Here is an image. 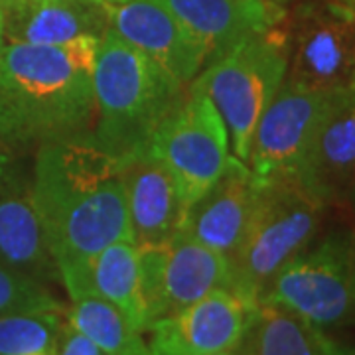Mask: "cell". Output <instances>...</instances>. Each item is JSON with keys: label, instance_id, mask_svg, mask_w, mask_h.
<instances>
[{"label": "cell", "instance_id": "6da1fadb", "mask_svg": "<svg viewBox=\"0 0 355 355\" xmlns=\"http://www.w3.org/2000/svg\"><path fill=\"white\" fill-rule=\"evenodd\" d=\"M99 38L64 46L4 42L0 50V144L14 153L93 130Z\"/></svg>", "mask_w": 355, "mask_h": 355}, {"label": "cell", "instance_id": "7a4b0ae2", "mask_svg": "<svg viewBox=\"0 0 355 355\" xmlns=\"http://www.w3.org/2000/svg\"><path fill=\"white\" fill-rule=\"evenodd\" d=\"M184 91L186 85L107 28L95 55L91 132L99 146L119 160L148 148Z\"/></svg>", "mask_w": 355, "mask_h": 355}, {"label": "cell", "instance_id": "3957f363", "mask_svg": "<svg viewBox=\"0 0 355 355\" xmlns=\"http://www.w3.org/2000/svg\"><path fill=\"white\" fill-rule=\"evenodd\" d=\"M328 207L300 174L259 182L249 227L231 261L233 292L259 304L280 268L316 241Z\"/></svg>", "mask_w": 355, "mask_h": 355}, {"label": "cell", "instance_id": "277c9868", "mask_svg": "<svg viewBox=\"0 0 355 355\" xmlns=\"http://www.w3.org/2000/svg\"><path fill=\"white\" fill-rule=\"evenodd\" d=\"M291 58L288 14L277 26L253 34L209 62L193 79L221 114L231 154L249 160L251 140L261 114L286 79Z\"/></svg>", "mask_w": 355, "mask_h": 355}, {"label": "cell", "instance_id": "5b68a950", "mask_svg": "<svg viewBox=\"0 0 355 355\" xmlns=\"http://www.w3.org/2000/svg\"><path fill=\"white\" fill-rule=\"evenodd\" d=\"M261 300L288 308L320 330L355 324V229H336L296 254Z\"/></svg>", "mask_w": 355, "mask_h": 355}, {"label": "cell", "instance_id": "8992f818", "mask_svg": "<svg viewBox=\"0 0 355 355\" xmlns=\"http://www.w3.org/2000/svg\"><path fill=\"white\" fill-rule=\"evenodd\" d=\"M148 150L174 176L188 205L216 184L233 156L221 114L193 81L154 132Z\"/></svg>", "mask_w": 355, "mask_h": 355}, {"label": "cell", "instance_id": "52a82bcc", "mask_svg": "<svg viewBox=\"0 0 355 355\" xmlns=\"http://www.w3.org/2000/svg\"><path fill=\"white\" fill-rule=\"evenodd\" d=\"M286 81L338 91L355 79V0H304L288 14Z\"/></svg>", "mask_w": 355, "mask_h": 355}, {"label": "cell", "instance_id": "ba28073f", "mask_svg": "<svg viewBox=\"0 0 355 355\" xmlns=\"http://www.w3.org/2000/svg\"><path fill=\"white\" fill-rule=\"evenodd\" d=\"M336 91H314L282 81L257 127L247 164L259 182L300 174Z\"/></svg>", "mask_w": 355, "mask_h": 355}, {"label": "cell", "instance_id": "9c48e42d", "mask_svg": "<svg viewBox=\"0 0 355 355\" xmlns=\"http://www.w3.org/2000/svg\"><path fill=\"white\" fill-rule=\"evenodd\" d=\"M0 263L42 284L60 282V270L40 216L32 168L0 144Z\"/></svg>", "mask_w": 355, "mask_h": 355}, {"label": "cell", "instance_id": "30bf717a", "mask_svg": "<svg viewBox=\"0 0 355 355\" xmlns=\"http://www.w3.org/2000/svg\"><path fill=\"white\" fill-rule=\"evenodd\" d=\"M116 176L119 158L101 148L93 132L40 144L32 182L46 233L71 203Z\"/></svg>", "mask_w": 355, "mask_h": 355}, {"label": "cell", "instance_id": "8fae6325", "mask_svg": "<svg viewBox=\"0 0 355 355\" xmlns=\"http://www.w3.org/2000/svg\"><path fill=\"white\" fill-rule=\"evenodd\" d=\"M105 10L111 30L186 87L209 62L202 40L178 20L162 0L105 2Z\"/></svg>", "mask_w": 355, "mask_h": 355}, {"label": "cell", "instance_id": "7c38bea8", "mask_svg": "<svg viewBox=\"0 0 355 355\" xmlns=\"http://www.w3.org/2000/svg\"><path fill=\"white\" fill-rule=\"evenodd\" d=\"M257 304L221 288L205 294L148 328V347L164 355L233 354L245 336Z\"/></svg>", "mask_w": 355, "mask_h": 355}, {"label": "cell", "instance_id": "4fadbf2b", "mask_svg": "<svg viewBox=\"0 0 355 355\" xmlns=\"http://www.w3.org/2000/svg\"><path fill=\"white\" fill-rule=\"evenodd\" d=\"M132 241L139 247L164 245L182 229L188 211L174 176L148 148L119 160Z\"/></svg>", "mask_w": 355, "mask_h": 355}, {"label": "cell", "instance_id": "5bb4252c", "mask_svg": "<svg viewBox=\"0 0 355 355\" xmlns=\"http://www.w3.org/2000/svg\"><path fill=\"white\" fill-rule=\"evenodd\" d=\"M257 191L259 180L249 164L231 156L216 184L190 203L180 231L233 261L249 227Z\"/></svg>", "mask_w": 355, "mask_h": 355}, {"label": "cell", "instance_id": "9a60e30c", "mask_svg": "<svg viewBox=\"0 0 355 355\" xmlns=\"http://www.w3.org/2000/svg\"><path fill=\"white\" fill-rule=\"evenodd\" d=\"M300 176L328 205L349 202L355 184V79L334 93Z\"/></svg>", "mask_w": 355, "mask_h": 355}, {"label": "cell", "instance_id": "2e32d148", "mask_svg": "<svg viewBox=\"0 0 355 355\" xmlns=\"http://www.w3.org/2000/svg\"><path fill=\"white\" fill-rule=\"evenodd\" d=\"M176 18L203 42L209 62L245 38L286 18L282 0H162ZM207 62V64H209Z\"/></svg>", "mask_w": 355, "mask_h": 355}, {"label": "cell", "instance_id": "e0dca14e", "mask_svg": "<svg viewBox=\"0 0 355 355\" xmlns=\"http://www.w3.org/2000/svg\"><path fill=\"white\" fill-rule=\"evenodd\" d=\"M4 42L64 46L83 36L101 38L109 28L101 0H22L2 10Z\"/></svg>", "mask_w": 355, "mask_h": 355}, {"label": "cell", "instance_id": "ac0fdd59", "mask_svg": "<svg viewBox=\"0 0 355 355\" xmlns=\"http://www.w3.org/2000/svg\"><path fill=\"white\" fill-rule=\"evenodd\" d=\"M164 247L166 318L198 302L209 292L233 291V265L225 254L205 247L182 231H178Z\"/></svg>", "mask_w": 355, "mask_h": 355}, {"label": "cell", "instance_id": "d6986e66", "mask_svg": "<svg viewBox=\"0 0 355 355\" xmlns=\"http://www.w3.org/2000/svg\"><path fill=\"white\" fill-rule=\"evenodd\" d=\"M324 330L288 308L261 300L233 355H322Z\"/></svg>", "mask_w": 355, "mask_h": 355}, {"label": "cell", "instance_id": "ffe728a7", "mask_svg": "<svg viewBox=\"0 0 355 355\" xmlns=\"http://www.w3.org/2000/svg\"><path fill=\"white\" fill-rule=\"evenodd\" d=\"M91 294L101 296L127 318L128 324L146 334V314L140 294L139 245L132 239H121L105 247L93 259L89 275Z\"/></svg>", "mask_w": 355, "mask_h": 355}, {"label": "cell", "instance_id": "44dd1931", "mask_svg": "<svg viewBox=\"0 0 355 355\" xmlns=\"http://www.w3.org/2000/svg\"><path fill=\"white\" fill-rule=\"evenodd\" d=\"M65 320L95 343L105 355H148L144 334L132 328L111 302L97 294H83L67 306Z\"/></svg>", "mask_w": 355, "mask_h": 355}, {"label": "cell", "instance_id": "7402d4cb", "mask_svg": "<svg viewBox=\"0 0 355 355\" xmlns=\"http://www.w3.org/2000/svg\"><path fill=\"white\" fill-rule=\"evenodd\" d=\"M64 322L58 312L0 316V355L55 352Z\"/></svg>", "mask_w": 355, "mask_h": 355}, {"label": "cell", "instance_id": "603a6c76", "mask_svg": "<svg viewBox=\"0 0 355 355\" xmlns=\"http://www.w3.org/2000/svg\"><path fill=\"white\" fill-rule=\"evenodd\" d=\"M36 312L65 314L67 306L50 291L48 284H42L0 263V316Z\"/></svg>", "mask_w": 355, "mask_h": 355}, {"label": "cell", "instance_id": "cb8c5ba5", "mask_svg": "<svg viewBox=\"0 0 355 355\" xmlns=\"http://www.w3.org/2000/svg\"><path fill=\"white\" fill-rule=\"evenodd\" d=\"M164 245H146V247H139L140 294H142V304H144V314H146V326H148V328H150L153 324H156L158 320L166 318Z\"/></svg>", "mask_w": 355, "mask_h": 355}, {"label": "cell", "instance_id": "d4e9b609", "mask_svg": "<svg viewBox=\"0 0 355 355\" xmlns=\"http://www.w3.org/2000/svg\"><path fill=\"white\" fill-rule=\"evenodd\" d=\"M55 355H105L91 342L85 338L81 331H77L67 320L64 322L62 330H60V338H58V349Z\"/></svg>", "mask_w": 355, "mask_h": 355}, {"label": "cell", "instance_id": "484cf974", "mask_svg": "<svg viewBox=\"0 0 355 355\" xmlns=\"http://www.w3.org/2000/svg\"><path fill=\"white\" fill-rule=\"evenodd\" d=\"M322 355H355L354 345H343V343L334 342L328 338L326 342V347H324V354Z\"/></svg>", "mask_w": 355, "mask_h": 355}, {"label": "cell", "instance_id": "4316f807", "mask_svg": "<svg viewBox=\"0 0 355 355\" xmlns=\"http://www.w3.org/2000/svg\"><path fill=\"white\" fill-rule=\"evenodd\" d=\"M2 24H4V20H2V10H0V50H2V46H4V32H2Z\"/></svg>", "mask_w": 355, "mask_h": 355}, {"label": "cell", "instance_id": "83f0119b", "mask_svg": "<svg viewBox=\"0 0 355 355\" xmlns=\"http://www.w3.org/2000/svg\"><path fill=\"white\" fill-rule=\"evenodd\" d=\"M24 355H55V352H32V354H24Z\"/></svg>", "mask_w": 355, "mask_h": 355}, {"label": "cell", "instance_id": "f1b7e54d", "mask_svg": "<svg viewBox=\"0 0 355 355\" xmlns=\"http://www.w3.org/2000/svg\"><path fill=\"white\" fill-rule=\"evenodd\" d=\"M349 203L355 207V184H354V188H352V193H349Z\"/></svg>", "mask_w": 355, "mask_h": 355}, {"label": "cell", "instance_id": "f546056e", "mask_svg": "<svg viewBox=\"0 0 355 355\" xmlns=\"http://www.w3.org/2000/svg\"><path fill=\"white\" fill-rule=\"evenodd\" d=\"M6 4H8V0H0V10H4V8H6Z\"/></svg>", "mask_w": 355, "mask_h": 355}, {"label": "cell", "instance_id": "4dcf8cb0", "mask_svg": "<svg viewBox=\"0 0 355 355\" xmlns=\"http://www.w3.org/2000/svg\"><path fill=\"white\" fill-rule=\"evenodd\" d=\"M148 355H164V354H158V352H153V349H150V354Z\"/></svg>", "mask_w": 355, "mask_h": 355}, {"label": "cell", "instance_id": "1f68e13d", "mask_svg": "<svg viewBox=\"0 0 355 355\" xmlns=\"http://www.w3.org/2000/svg\"><path fill=\"white\" fill-rule=\"evenodd\" d=\"M12 2H22V0H8V4H12ZM8 4H6V6H8Z\"/></svg>", "mask_w": 355, "mask_h": 355}, {"label": "cell", "instance_id": "d6a6232c", "mask_svg": "<svg viewBox=\"0 0 355 355\" xmlns=\"http://www.w3.org/2000/svg\"><path fill=\"white\" fill-rule=\"evenodd\" d=\"M101 2H116V0H101Z\"/></svg>", "mask_w": 355, "mask_h": 355}, {"label": "cell", "instance_id": "836d02e7", "mask_svg": "<svg viewBox=\"0 0 355 355\" xmlns=\"http://www.w3.org/2000/svg\"><path fill=\"white\" fill-rule=\"evenodd\" d=\"M216 355H233V354H216Z\"/></svg>", "mask_w": 355, "mask_h": 355}]
</instances>
